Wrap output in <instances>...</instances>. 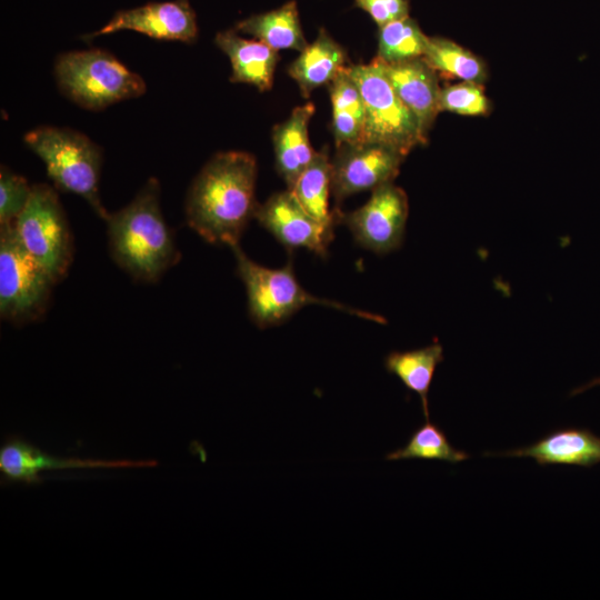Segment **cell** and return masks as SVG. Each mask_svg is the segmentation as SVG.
<instances>
[{
    "instance_id": "cell-1",
    "label": "cell",
    "mask_w": 600,
    "mask_h": 600,
    "mask_svg": "<svg viewBox=\"0 0 600 600\" xmlns=\"http://www.w3.org/2000/svg\"><path fill=\"white\" fill-rule=\"evenodd\" d=\"M256 158L244 151L216 153L193 179L184 202L187 224L212 244H239L254 218Z\"/></svg>"
},
{
    "instance_id": "cell-2",
    "label": "cell",
    "mask_w": 600,
    "mask_h": 600,
    "mask_svg": "<svg viewBox=\"0 0 600 600\" xmlns=\"http://www.w3.org/2000/svg\"><path fill=\"white\" fill-rule=\"evenodd\" d=\"M160 193L158 179L151 177L128 204L104 220L111 258L138 282L159 281L181 258L161 211Z\"/></svg>"
},
{
    "instance_id": "cell-3",
    "label": "cell",
    "mask_w": 600,
    "mask_h": 600,
    "mask_svg": "<svg viewBox=\"0 0 600 600\" xmlns=\"http://www.w3.org/2000/svg\"><path fill=\"white\" fill-rule=\"evenodd\" d=\"M23 142L43 161L56 189L81 197L107 219L109 211L99 194L103 156L96 142L80 131L53 126L28 131Z\"/></svg>"
},
{
    "instance_id": "cell-4",
    "label": "cell",
    "mask_w": 600,
    "mask_h": 600,
    "mask_svg": "<svg viewBox=\"0 0 600 600\" xmlns=\"http://www.w3.org/2000/svg\"><path fill=\"white\" fill-rule=\"evenodd\" d=\"M54 77L61 93L82 109L99 111L144 94L147 83L116 56L91 48L59 54Z\"/></svg>"
},
{
    "instance_id": "cell-5",
    "label": "cell",
    "mask_w": 600,
    "mask_h": 600,
    "mask_svg": "<svg viewBox=\"0 0 600 600\" xmlns=\"http://www.w3.org/2000/svg\"><path fill=\"white\" fill-rule=\"evenodd\" d=\"M231 249L236 259L237 276L246 287L250 318L259 328L277 326L309 304H321L362 319L386 323L378 314L312 296L297 280L292 262L280 269H270L252 261L240 244Z\"/></svg>"
},
{
    "instance_id": "cell-6",
    "label": "cell",
    "mask_w": 600,
    "mask_h": 600,
    "mask_svg": "<svg viewBox=\"0 0 600 600\" xmlns=\"http://www.w3.org/2000/svg\"><path fill=\"white\" fill-rule=\"evenodd\" d=\"M357 84L364 107L361 141L379 142L392 147L404 156L419 144H426L418 121L400 100L388 80L381 61L347 67Z\"/></svg>"
},
{
    "instance_id": "cell-7",
    "label": "cell",
    "mask_w": 600,
    "mask_h": 600,
    "mask_svg": "<svg viewBox=\"0 0 600 600\" xmlns=\"http://www.w3.org/2000/svg\"><path fill=\"white\" fill-rule=\"evenodd\" d=\"M12 224L24 249L56 284L61 282L72 264L74 246L56 189L47 183H34L26 208Z\"/></svg>"
},
{
    "instance_id": "cell-8",
    "label": "cell",
    "mask_w": 600,
    "mask_h": 600,
    "mask_svg": "<svg viewBox=\"0 0 600 600\" xmlns=\"http://www.w3.org/2000/svg\"><path fill=\"white\" fill-rule=\"evenodd\" d=\"M54 281L19 241L13 224L0 226V316L16 326L41 319Z\"/></svg>"
},
{
    "instance_id": "cell-9",
    "label": "cell",
    "mask_w": 600,
    "mask_h": 600,
    "mask_svg": "<svg viewBox=\"0 0 600 600\" xmlns=\"http://www.w3.org/2000/svg\"><path fill=\"white\" fill-rule=\"evenodd\" d=\"M337 222L346 224L362 248L377 254L397 250L404 238L409 203L406 192L392 182L372 190L368 202L357 210H336Z\"/></svg>"
},
{
    "instance_id": "cell-10",
    "label": "cell",
    "mask_w": 600,
    "mask_h": 600,
    "mask_svg": "<svg viewBox=\"0 0 600 600\" xmlns=\"http://www.w3.org/2000/svg\"><path fill=\"white\" fill-rule=\"evenodd\" d=\"M336 148L331 159V192L338 203L349 196L392 182L407 157L379 142L358 141Z\"/></svg>"
},
{
    "instance_id": "cell-11",
    "label": "cell",
    "mask_w": 600,
    "mask_h": 600,
    "mask_svg": "<svg viewBox=\"0 0 600 600\" xmlns=\"http://www.w3.org/2000/svg\"><path fill=\"white\" fill-rule=\"evenodd\" d=\"M123 30L156 40L186 43H192L198 37L197 16L189 0H170L119 10L102 28L83 36V39L91 40Z\"/></svg>"
},
{
    "instance_id": "cell-12",
    "label": "cell",
    "mask_w": 600,
    "mask_h": 600,
    "mask_svg": "<svg viewBox=\"0 0 600 600\" xmlns=\"http://www.w3.org/2000/svg\"><path fill=\"white\" fill-rule=\"evenodd\" d=\"M154 460H103L56 457L19 437H10L0 448V472L7 481L36 484L40 473L53 470L151 468Z\"/></svg>"
},
{
    "instance_id": "cell-13",
    "label": "cell",
    "mask_w": 600,
    "mask_h": 600,
    "mask_svg": "<svg viewBox=\"0 0 600 600\" xmlns=\"http://www.w3.org/2000/svg\"><path fill=\"white\" fill-rule=\"evenodd\" d=\"M254 218L288 249L304 248L324 257L333 238V231L317 221L289 189L259 204Z\"/></svg>"
},
{
    "instance_id": "cell-14",
    "label": "cell",
    "mask_w": 600,
    "mask_h": 600,
    "mask_svg": "<svg viewBox=\"0 0 600 600\" xmlns=\"http://www.w3.org/2000/svg\"><path fill=\"white\" fill-rule=\"evenodd\" d=\"M380 61L393 90L416 117L420 132L427 141L428 132L440 112L441 88L436 71L422 58L397 63Z\"/></svg>"
},
{
    "instance_id": "cell-15",
    "label": "cell",
    "mask_w": 600,
    "mask_h": 600,
    "mask_svg": "<svg viewBox=\"0 0 600 600\" xmlns=\"http://www.w3.org/2000/svg\"><path fill=\"white\" fill-rule=\"evenodd\" d=\"M487 456L532 458L540 466L592 467L600 462V438L588 429H561L533 444Z\"/></svg>"
},
{
    "instance_id": "cell-16",
    "label": "cell",
    "mask_w": 600,
    "mask_h": 600,
    "mask_svg": "<svg viewBox=\"0 0 600 600\" xmlns=\"http://www.w3.org/2000/svg\"><path fill=\"white\" fill-rule=\"evenodd\" d=\"M214 43L230 59L231 82L248 83L260 91L270 90L279 60L278 52L261 41L248 40L234 29L220 31Z\"/></svg>"
},
{
    "instance_id": "cell-17",
    "label": "cell",
    "mask_w": 600,
    "mask_h": 600,
    "mask_svg": "<svg viewBox=\"0 0 600 600\" xmlns=\"http://www.w3.org/2000/svg\"><path fill=\"white\" fill-rule=\"evenodd\" d=\"M313 113L314 106L311 102L296 107L286 121L272 129L276 168L288 189L294 184L316 154L308 133Z\"/></svg>"
},
{
    "instance_id": "cell-18",
    "label": "cell",
    "mask_w": 600,
    "mask_h": 600,
    "mask_svg": "<svg viewBox=\"0 0 600 600\" xmlns=\"http://www.w3.org/2000/svg\"><path fill=\"white\" fill-rule=\"evenodd\" d=\"M347 60L346 50L321 28L316 40L289 64L288 73L298 83L302 97L309 98L317 88L331 83L347 68Z\"/></svg>"
},
{
    "instance_id": "cell-19",
    "label": "cell",
    "mask_w": 600,
    "mask_h": 600,
    "mask_svg": "<svg viewBox=\"0 0 600 600\" xmlns=\"http://www.w3.org/2000/svg\"><path fill=\"white\" fill-rule=\"evenodd\" d=\"M234 30L252 36L276 51L286 49L302 51L308 44L294 0L274 10L242 19L236 23Z\"/></svg>"
},
{
    "instance_id": "cell-20",
    "label": "cell",
    "mask_w": 600,
    "mask_h": 600,
    "mask_svg": "<svg viewBox=\"0 0 600 600\" xmlns=\"http://www.w3.org/2000/svg\"><path fill=\"white\" fill-rule=\"evenodd\" d=\"M442 360L443 349L439 342L410 351H392L384 358L387 371L419 394L426 421L429 420V389L436 368Z\"/></svg>"
},
{
    "instance_id": "cell-21",
    "label": "cell",
    "mask_w": 600,
    "mask_h": 600,
    "mask_svg": "<svg viewBox=\"0 0 600 600\" xmlns=\"http://www.w3.org/2000/svg\"><path fill=\"white\" fill-rule=\"evenodd\" d=\"M302 207L323 227L333 231L337 213L329 210L331 159L329 148L316 152L313 159L289 189Z\"/></svg>"
},
{
    "instance_id": "cell-22",
    "label": "cell",
    "mask_w": 600,
    "mask_h": 600,
    "mask_svg": "<svg viewBox=\"0 0 600 600\" xmlns=\"http://www.w3.org/2000/svg\"><path fill=\"white\" fill-rule=\"evenodd\" d=\"M328 86L336 147L361 141L364 126V107L360 91L349 76L347 68Z\"/></svg>"
},
{
    "instance_id": "cell-23",
    "label": "cell",
    "mask_w": 600,
    "mask_h": 600,
    "mask_svg": "<svg viewBox=\"0 0 600 600\" xmlns=\"http://www.w3.org/2000/svg\"><path fill=\"white\" fill-rule=\"evenodd\" d=\"M422 59L436 72L463 81L482 84L488 77L487 66L482 59L446 38L429 37Z\"/></svg>"
},
{
    "instance_id": "cell-24",
    "label": "cell",
    "mask_w": 600,
    "mask_h": 600,
    "mask_svg": "<svg viewBox=\"0 0 600 600\" xmlns=\"http://www.w3.org/2000/svg\"><path fill=\"white\" fill-rule=\"evenodd\" d=\"M429 37L409 16L391 21L378 31V58L386 63H397L422 58Z\"/></svg>"
},
{
    "instance_id": "cell-25",
    "label": "cell",
    "mask_w": 600,
    "mask_h": 600,
    "mask_svg": "<svg viewBox=\"0 0 600 600\" xmlns=\"http://www.w3.org/2000/svg\"><path fill=\"white\" fill-rule=\"evenodd\" d=\"M424 459L458 463L469 459L466 451L456 449L446 433L429 420L418 428L407 444L386 456L388 461Z\"/></svg>"
},
{
    "instance_id": "cell-26",
    "label": "cell",
    "mask_w": 600,
    "mask_h": 600,
    "mask_svg": "<svg viewBox=\"0 0 600 600\" xmlns=\"http://www.w3.org/2000/svg\"><path fill=\"white\" fill-rule=\"evenodd\" d=\"M490 102L482 84L463 81L440 89L439 111H448L462 116H486Z\"/></svg>"
},
{
    "instance_id": "cell-27",
    "label": "cell",
    "mask_w": 600,
    "mask_h": 600,
    "mask_svg": "<svg viewBox=\"0 0 600 600\" xmlns=\"http://www.w3.org/2000/svg\"><path fill=\"white\" fill-rule=\"evenodd\" d=\"M32 186L6 166L0 169V226L11 224L26 208Z\"/></svg>"
},
{
    "instance_id": "cell-28",
    "label": "cell",
    "mask_w": 600,
    "mask_h": 600,
    "mask_svg": "<svg viewBox=\"0 0 600 600\" xmlns=\"http://www.w3.org/2000/svg\"><path fill=\"white\" fill-rule=\"evenodd\" d=\"M354 4L366 11L378 27L409 16V0H354Z\"/></svg>"
},
{
    "instance_id": "cell-29",
    "label": "cell",
    "mask_w": 600,
    "mask_h": 600,
    "mask_svg": "<svg viewBox=\"0 0 600 600\" xmlns=\"http://www.w3.org/2000/svg\"><path fill=\"white\" fill-rule=\"evenodd\" d=\"M596 384H600V378L599 379H596V380H592L590 383L586 384L584 387H582L581 389L579 390H576L574 393L577 392H580V391H583L592 386H596Z\"/></svg>"
}]
</instances>
